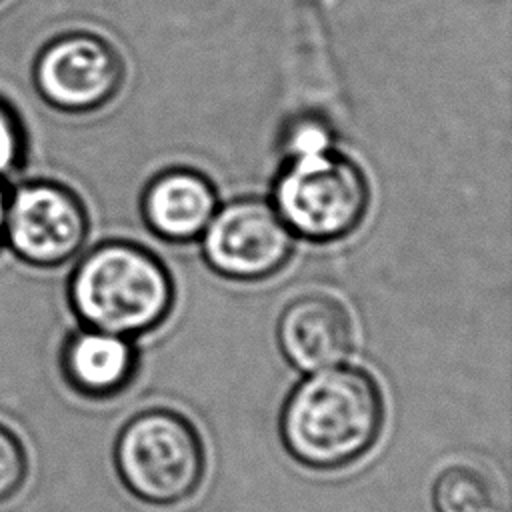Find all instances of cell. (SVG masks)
I'll use <instances>...</instances> for the list:
<instances>
[{
  "label": "cell",
  "mask_w": 512,
  "mask_h": 512,
  "mask_svg": "<svg viewBox=\"0 0 512 512\" xmlns=\"http://www.w3.org/2000/svg\"><path fill=\"white\" fill-rule=\"evenodd\" d=\"M384 414V398L372 374L338 364L310 372L292 388L280 412V438L296 462L336 470L374 446Z\"/></svg>",
  "instance_id": "cell-1"
},
{
  "label": "cell",
  "mask_w": 512,
  "mask_h": 512,
  "mask_svg": "<svg viewBox=\"0 0 512 512\" xmlns=\"http://www.w3.org/2000/svg\"><path fill=\"white\" fill-rule=\"evenodd\" d=\"M68 300L82 326L144 336L170 316L176 286L166 264L132 240H104L74 266Z\"/></svg>",
  "instance_id": "cell-2"
},
{
  "label": "cell",
  "mask_w": 512,
  "mask_h": 512,
  "mask_svg": "<svg viewBox=\"0 0 512 512\" xmlns=\"http://www.w3.org/2000/svg\"><path fill=\"white\" fill-rule=\"evenodd\" d=\"M270 204L294 238L328 244L360 226L370 208V184L352 158L328 146L284 156Z\"/></svg>",
  "instance_id": "cell-3"
},
{
  "label": "cell",
  "mask_w": 512,
  "mask_h": 512,
  "mask_svg": "<svg viewBox=\"0 0 512 512\" xmlns=\"http://www.w3.org/2000/svg\"><path fill=\"white\" fill-rule=\"evenodd\" d=\"M114 462L128 492L154 506L188 500L206 470L198 430L170 408H150L132 416L116 438Z\"/></svg>",
  "instance_id": "cell-4"
},
{
  "label": "cell",
  "mask_w": 512,
  "mask_h": 512,
  "mask_svg": "<svg viewBox=\"0 0 512 512\" xmlns=\"http://www.w3.org/2000/svg\"><path fill=\"white\" fill-rule=\"evenodd\" d=\"M200 240L208 268L238 282L274 276L294 252V234L270 202L254 196L218 206Z\"/></svg>",
  "instance_id": "cell-5"
},
{
  "label": "cell",
  "mask_w": 512,
  "mask_h": 512,
  "mask_svg": "<svg viewBox=\"0 0 512 512\" xmlns=\"http://www.w3.org/2000/svg\"><path fill=\"white\" fill-rule=\"evenodd\" d=\"M4 238L14 254L32 266H62L88 238L86 206L64 184L50 180L22 184L8 196Z\"/></svg>",
  "instance_id": "cell-6"
},
{
  "label": "cell",
  "mask_w": 512,
  "mask_h": 512,
  "mask_svg": "<svg viewBox=\"0 0 512 512\" xmlns=\"http://www.w3.org/2000/svg\"><path fill=\"white\" fill-rule=\"evenodd\" d=\"M126 66L106 38L68 32L50 40L34 64L40 96L64 112H92L108 104L124 84Z\"/></svg>",
  "instance_id": "cell-7"
},
{
  "label": "cell",
  "mask_w": 512,
  "mask_h": 512,
  "mask_svg": "<svg viewBox=\"0 0 512 512\" xmlns=\"http://www.w3.org/2000/svg\"><path fill=\"white\" fill-rule=\"evenodd\" d=\"M276 340L296 370L310 374L342 364L354 348V324L342 302L328 294H302L278 316Z\"/></svg>",
  "instance_id": "cell-8"
},
{
  "label": "cell",
  "mask_w": 512,
  "mask_h": 512,
  "mask_svg": "<svg viewBox=\"0 0 512 512\" xmlns=\"http://www.w3.org/2000/svg\"><path fill=\"white\" fill-rule=\"evenodd\" d=\"M218 206L212 180L188 166L156 172L140 194V214L146 228L170 244L198 240Z\"/></svg>",
  "instance_id": "cell-9"
},
{
  "label": "cell",
  "mask_w": 512,
  "mask_h": 512,
  "mask_svg": "<svg viewBox=\"0 0 512 512\" xmlns=\"http://www.w3.org/2000/svg\"><path fill=\"white\" fill-rule=\"evenodd\" d=\"M60 366L72 390L104 400L120 394L134 380L138 348L132 338L82 326L64 340Z\"/></svg>",
  "instance_id": "cell-10"
},
{
  "label": "cell",
  "mask_w": 512,
  "mask_h": 512,
  "mask_svg": "<svg viewBox=\"0 0 512 512\" xmlns=\"http://www.w3.org/2000/svg\"><path fill=\"white\" fill-rule=\"evenodd\" d=\"M432 500L438 512H494L492 482L472 466H450L434 482Z\"/></svg>",
  "instance_id": "cell-11"
},
{
  "label": "cell",
  "mask_w": 512,
  "mask_h": 512,
  "mask_svg": "<svg viewBox=\"0 0 512 512\" xmlns=\"http://www.w3.org/2000/svg\"><path fill=\"white\" fill-rule=\"evenodd\" d=\"M26 154L24 128L14 110L0 100V178L16 172Z\"/></svg>",
  "instance_id": "cell-12"
},
{
  "label": "cell",
  "mask_w": 512,
  "mask_h": 512,
  "mask_svg": "<svg viewBox=\"0 0 512 512\" xmlns=\"http://www.w3.org/2000/svg\"><path fill=\"white\" fill-rule=\"evenodd\" d=\"M26 476V454L20 440L0 426V500L14 494Z\"/></svg>",
  "instance_id": "cell-13"
},
{
  "label": "cell",
  "mask_w": 512,
  "mask_h": 512,
  "mask_svg": "<svg viewBox=\"0 0 512 512\" xmlns=\"http://www.w3.org/2000/svg\"><path fill=\"white\" fill-rule=\"evenodd\" d=\"M332 144V132L326 122L318 118H300L294 120L284 134V156L314 152L328 148Z\"/></svg>",
  "instance_id": "cell-14"
},
{
  "label": "cell",
  "mask_w": 512,
  "mask_h": 512,
  "mask_svg": "<svg viewBox=\"0 0 512 512\" xmlns=\"http://www.w3.org/2000/svg\"><path fill=\"white\" fill-rule=\"evenodd\" d=\"M6 204H8V194L0 186V242L4 240V222H6Z\"/></svg>",
  "instance_id": "cell-15"
}]
</instances>
